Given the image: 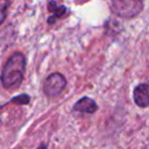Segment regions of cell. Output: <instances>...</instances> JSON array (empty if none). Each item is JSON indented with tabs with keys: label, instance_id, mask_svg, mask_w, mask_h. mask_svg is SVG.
<instances>
[{
	"label": "cell",
	"instance_id": "obj_4",
	"mask_svg": "<svg viewBox=\"0 0 149 149\" xmlns=\"http://www.w3.org/2000/svg\"><path fill=\"white\" fill-rule=\"evenodd\" d=\"M133 98L139 107L149 106V81L141 83L134 88Z\"/></svg>",
	"mask_w": 149,
	"mask_h": 149
},
{
	"label": "cell",
	"instance_id": "obj_8",
	"mask_svg": "<svg viewBox=\"0 0 149 149\" xmlns=\"http://www.w3.org/2000/svg\"><path fill=\"white\" fill-rule=\"evenodd\" d=\"M9 5H10V1L0 0V24L6 19V13H7V8H8Z\"/></svg>",
	"mask_w": 149,
	"mask_h": 149
},
{
	"label": "cell",
	"instance_id": "obj_7",
	"mask_svg": "<svg viewBox=\"0 0 149 149\" xmlns=\"http://www.w3.org/2000/svg\"><path fill=\"white\" fill-rule=\"evenodd\" d=\"M30 100V97L28 94H20V95H16L14 98L10 99L9 102H13V104H20V105H27Z\"/></svg>",
	"mask_w": 149,
	"mask_h": 149
},
{
	"label": "cell",
	"instance_id": "obj_9",
	"mask_svg": "<svg viewBox=\"0 0 149 149\" xmlns=\"http://www.w3.org/2000/svg\"><path fill=\"white\" fill-rule=\"evenodd\" d=\"M37 149H47V144H44V143H42L41 146H38V148Z\"/></svg>",
	"mask_w": 149,
	"mask_h": 149
},
{
	"label": "cell",
	"instance_id": "obj_10",
	"mask_svg": "<svg viewBox=\"0 0 149 149\" xmlns=\"http://www.w3.org/2000/svg\"><path fill=\"white\" fill-rule=\"evenodd\" d=\"M2 107H5V105H2V106H0V109H1V108H2Z\"/></svg>",
	"mask_w": 149,
	"mask_h": 149
},
{
	"label": "cell",
	"instance_id": "obj_5",
	"mask_svg": "<svg viewBox=\"0 0 149 149\" xmlns=\"http://www.w3.org/2000/svg\"><path fill=\"white\" fill-rule=\"evenodd\" d=\"M97 109H98L97 102L88 97H83L73 106V112H78L80 114H93Z\"/></svg>",
	"mask_w": 149,
	"mask_h": 149
},
{
	"label": "cell",
	"instance_id": "obj_1",
	"mask_svg": "<svg viewBox=\"0 0 149 149\" xmlns=\"http://www.w3.org/2000/svg\"><path fill=\"white\" fill-rule=\"evenodd\" d=\"M26 70V57L21 52L13 54L5 63L1 71V83L6 88L20 86Z\"/></svg>",
	"mask_w": 149,
	"mask_h": 149
},
{
	"label": "cell",
	"instance_id": "obj_3",
	"mask_svg": "<svg viewBox=\"0 0 149 149\" xmlns=\"http://www.w3.org/2000/svg\"><path fill=\"white\" fill-rule=\"evenodd\" d=\"M66 86V79L62 73L54 72L48 76L44 81L43 91L48 97H57Z\"/></svg>",
	"mask_w": 149,
	"mask_h": 149
},
{
	"label": "cell",
	"instance_id": "obj_2",
	"mask_svg": "<svg viewBox=\"0 0 149 149\" xmlns=\"http://www.w3.org/2000/svg\"><path fill=\"white\" fill-rule=\"evenodd\" d=\"M111 8L114 14L120 17L129 19L136 16L143 8V2L139 0H113Z\"/></svg>",
	"mask_w": 149,
	"mask_h": 149
},
{
	"label": "cell",
	"instance_id": "obj_6",
	"mask_svg": "<svg viewBox=\"0 0 149 149\" xmlns=\"http://www.w3.org/2000/svg\"><path fill=\"white\" fill-rule=\"evenodd\" d=\"M48 9H49V12H52V13H54V15L48 19V23H50V24L55 23V21H56L57 19L62 17V16L66 13V7L63 6V5L59 6V5H58L57 2H55V1H50V2L48 3Z\"/></svg>",
	"mask_w": 149,
	"mask_h": 149
}]
</instances>
